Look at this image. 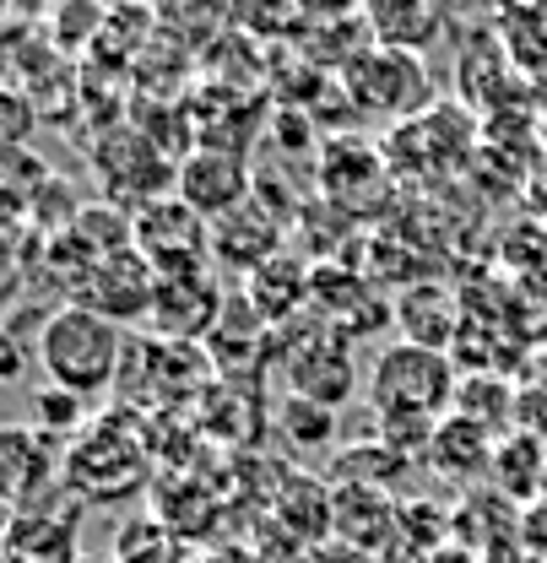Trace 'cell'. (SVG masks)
I'll use <instances>...</instances> for the list:
<instances>
[{
	"mask_svg": "<svg viewBox=\"0 0 547 563\" xmlns=\"http://www.w3.org/2000/svg\"><path fill=\"white\" fill-rule=\"evenodd\" d=\"M33 125H39V103L22 87L0 81V157L6 152H22L28 136H33Z\"/></svg>",
	"mask_w": 547,
	"mask_h": 563,
	"instance_id": "9a60e30c",
	"label": "cell"
},
{
	"mask_svg": "<svg viewBox=\"0 0 547 563\" xmlns=\"http://www.w3.org/2000/svg\"><path fill=\"white\" fill-rule=\"evenodd\" d=\"M131 250L157 277L201 272V266H211V222L185 207L179 196H163L131 217Z\"/></svg>",
	"mask_w": 547,
	"mask_h": 563,
	"instance_id": "3957f363",
	"label": "cell"
},
{
	"mask_svg": "<svg viewBox=\"0 0 547 563\" xmlns=\"http://www.w3.org/2000/svg\"><path fill=\"white\" fill-rule=\"evenodd\" d=\"M92 168H98V185H103V196H109V207H152V201H163V196H174V190H157L152 179H141V168L146 174H163V179H179V168L157 152V141H146V131H131V125H120V131H109V136L92 146Z\"/></svg>",
	"mask_w": 547,
	"mask_h": 563,
	"instance_id": "8992f818",
	"label": "cell"
},
{
	"mask_svg": "<svg viewBox=\"0 0 547 563\" xmlns=\"http://www.w3.org/2000/svg\"><path fill=\"white\" fill-rule=\"evenodd\" d=\"M363 27H369L385 49L417 55V49H428V44L445 33V11H434V5H369Z\"/></svg>",
	"mask_w": 547,
	"mask_h": 563,
	"instance_id": "4fadbf2b",
	"label": "cell"
},
{
	"mask_svg": "<svg viewBox=\"0 0 547 563\" xmlns=\"http://www.w3.org/2000/svg\"><path fill=\"white\" fill-rule=\"evenodd\" d=\"M141 450L136 439L114 422H92L76 433V444L66 450V488L87 493V498H120L141 483Z\"/></svg>",
	"mask_w": 547,
	"mask_h": 563,
	"instance_id": "52a82bcc",
	"label": "cell"
},
{
	"mask_svg": "<svg viewBox=\"0 0 547 563\" xmlns=\"http://www.w3.org/2000/svg\"><path fill=\"white\" fill-rule=\"evenodd\" d=\"M33 428L50 433L55 444H66L70 433L87 428V401L61 390V385H44V390H33Z\"/></svg>",
	"mask_w": 547,
	"mask_h": 563,
	"instance_id": "5bb4252c",
	"label": "cell"
},
{
	"mask_svg": "<svg viewBox=\"0 0 547 563\" xmlns=\"http://www.w3.org/2000/svg\"><path fill=\"white\" fill-rule=\"evenodd\" d=\"M0 563H11V559H6V548H0Z\"/></svg>",
	"mask_w": 547,
	"mask_h": 563,
	"instance_id": "e0dca14e",
	"label": "cell"
},
{
	"mask_svg": "<svg viewBox=\"0 0 547 563\" xmlns=\"http://www.w3.org/2000/svg\"><path fill=\"white\" fill-rule=\"evenodd\" d=\"M76 509H61V504H39L28 515L11 520L6 531V559L11 563H76Z\"/></svg>",
	"mask_w": 547,
	"mask_h": 563,
	"instance_id": "7c38bea8",
	"label": "cell"
},
{
	"mask_svg": "<svg viewBox=\"0 0 547 563\" xmlns=\"http://www.w3.org/2000/svg\"><path fill=\"white\" fill-rule=\"evenodd\" d=\"M125 325L103 320L98 309L87 303H61L55 314H44L39 325V342H33V357L44 368L50 385H61L70 396L92 401L103 390L120 385V368H125Z\"/></svg>",
	"mask_w": 547,
	"mask_h": 563,
	"instance_id": "6da1fadb",
	"label": "cell"
},
{
	"mask_svg": "<svg viewBox=\"0 0 547 563\" xmlns=\"http://www.w3.org/2000/svg\"><path fill=\"white\" fill-rule=\"evenodd\" d=\"M287 379H293V396L315 401V407H342L347 396L358 390V368H352V352L347 336L320 325L315 342H293L287 347Z\"/></svg>",
	"mask_w": 547,
	"mask_h": 563,
	"instance_id": "30bf717a",
	"label": "cell"
},
{
	"mask_svg": "<svg viewBox=\"0 0 547 563\" xmlns=\"http://www.w3.org/2000/svg\"><path fill=\"white\" fill-rule=\"evenodd\" d=\"M61 483L66 450L33 422H0V504L11 515H28L39 504H55Z\"/></svg>",
	"mask_w": 547,
	"mask_h": 563,
	"instance_id": "277c9868",
	"label": "cell"
},
{
	"mask_svg": "<svg viewBox=\"0 0 547 563\" xmlns=\"http://www.w3.org/2000/svg\"><path fill=\"white\" fill-rule=\"evenodd\" d=\"M276 244H282V217H276L261 196H250L244 207H233L228 217L211 222V261H228V266H261L272 261Z\"/></svg>",
	"mask_w": 547,
	"mask_h": 563,
	"instance_id": "8fae6325",
	"label": "cell"
},
{
	"mask_svg": "<svg viewBox=\"0 0 547 563\" xmlns=\"http://www.w3.org/2000/svg\"><path fill=\"white\" fill-rule=\"evenodd\" d=\"M347 92L363 114H412L428 103V70L417 55H402V49H374L363 44L352 60L342 66Z\"/></svg>",
	"mask_w": 547,
	"mask_h": 563,
	"instance_id": "5b68a950",
	"label": "cell"
},
{
	"mask_svg": "<svg viewBox=\"0 0 547 563\" xmlns=\"http://www.w3.org/2000/svg\"><path fill=\"white\" fill-rule=\"evenodd\" d=\"M369 401H374V412L391 422V428H402V422L428 428V422H439V412L456 401V368H450L445 352L402 342V347L374 357Z\"/></svg>",
	"mask_w": 547,
	"mask_h": 563,
	"instance_id": "7a4b0ae2",
	"label": "cell"
},
{
	"mask_svg": "<svg viewBox=\"0 0 547 563\" xmlns=\"http://www.w3.org/2000/svg\"><path fill=\"white\" fill-rule=\"evenodd\" d=\"M152 292H157V272L141 261L136 250H120V255L92 261V272L76 287L70 303H87V309H98L103 320L125 325V320H146V314H152Z\"/></svg>",
	"mask_w": 547,
	"mask_h": 563,
	"instance_id": "ba28073f",
	"label": "cell"
},
{
	"mask_svg": "<svg viewBox=\"0 0 547 563\" xmlns=\"http://www.w3.org/2000/svg\"><path fill=\"white\" fill-rule=\"evenodd\" d=\"M174 196L190 211H201L206 222H217V217H228L233 207H244L255 196V179H250L244 157H233L228 146H201L179 163Z\"/></svg>",
	"mask_w": 547,
	"mask_h": 563,
	"instance_id": "9c48e42d",
	"label": "cell"
},
{
	"mask_svg": "<svg viewBox=\"0 0 547 563\" xmlns=\"http://www.w3.org/2000/svg\"><path fill=\"white\" fill-rule=\"evenodd\" d=\"M33 363H39V357H33V347H28V342H22L17 331H6V325H0V390L22 385Z\"/></svg>",
	"mask_w": 547,
	"mask_h": 563,
	"instance_id": "2e32d148",
	"label": "cell"
}]
</instances>
